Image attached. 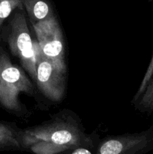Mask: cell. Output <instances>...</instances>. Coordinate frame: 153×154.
Returning a JSON list of instances; mask_svg holds the SVG:
<instances>
[{"instance_id":"obj_1","label":"cell","mask_w":153,"mask_h":154,"mask_svg":"<svg viewBox=\"0 0 153 154\" xmlns=\"http://www.w3.org/2000/svg\"><path fill=\"white\" fill-rule=\"evenodd\" d=\"M20 141L22 150L34 154H62L78 147H94L77 117L66 110L41 124L22 129Z\"/></svg>"},{"instance_id":"obj_2","label":"cell","mask_w":153,"mask_h":154,"mask_svg":"<svg viewBox=\"0 0 153 154\" xmlns=\"http://www.w3.org/2000/svg\"><path fill=\"white\" fill-rule=\"evenodd\" d=\"M23 9H16L12 13L6 27L5 40L10 52L20 60L29 76L35 81L37 73L35 43L31 37Z\"/></svg>"},{"instance_id":"obj_3","label":"cell","mask_w":153,"mask_h":154,"mask_svg":"<svg viewBox=\"0 0 153 154\" xmlns=\"http://www.w3.org/2000/svg\"><path fill=\"white\" fill-rule=\"evenodd\" d=\"M20 93L34 94V86L18 66L10 61L7 53L0 48V105L11 112L22 110Z\"/></svg>"},{"instance_id":"obj_4","label":"cell","mask_w":153,"mask_h":154,"mask_svg":"<svg viewBox=\"0 0 153 154\" xmlns=\"http://www.w3.org/2000/svg\"><path fill=\"white\" fill-rule=\"evenodd\" d=\"M31 23L42 54L59 72L65 75L62 32L55 15L48 19Z\"/></svg>"},{"instance_id":"obj_5","label":"cell","mask_w":153,"mask_h":154,"mask_svg":"<svg viewBox=\"0 0 153 154\" xmlns=\"http://www.w3.org/2000/svg\"><path fill=\"white\" fill-rule=\"evenodd\" d=\"M153 150V126L135 133L106 137L98 145L95 154H146Z\"/></svg>"},{"instance_id":"obj_6","label":"cell","mask_w":153,"mask_h":154,"mask_svg":"<svg viewBox=\"0 0 153 154\" xmlns=\"http://www.w3.org/2000/svg\"><path fill=\"white\" fill-rule=\"evenodd\" d=\"M37 73L35 81L39 90L52 102H59L65 93V75L58 70L42 54L36 42Z\"/></svg>"},{"instance_id":"obj_7","label":"cell","mask_w":153,"mask_h":154,"mask_svg":"<svg viewBox=\"0 0 153 154\" xmlns=\"http://www.w3.org/2000/svg\"><path fill=\"white\" fill-rule=\"evenodd\" d=\"M31 23L48 19L54 16L53 8L50 0H20Z\"/></svg>"},{"instance_id":"obj_8","label":"cell","mask_w":153,"mask_h":154,"mask_svg":"<svg viewBox=\"0 0 153 154\" xmlns=\"http://www.w3.org/2000/svg\"><path fill=\"white\" fill-rule=\"evenodd\" d=\"M21 130L15 123L0 121V149L22 150Z\"/></svg>"},{"instance_id":"obj_9","label":"cell","mask_w":153,"mask_h":154,"mask_svg":"<svg viewBox=\"0 0 153 154\" xmlns=\"http://www.w3.org/2000/svg\"><path fill=\"white\" fill-rule=\"evenodd\" d=\"M135 108L141 113H153V74L146 84L142 94L134 101H132Z\"/></svg>"},{"instance_id":"obj_10","label":"cell","mask_w":153,"mask_h":154,"mask_svg":"<svg viewBox=\"0 0 153 154\" xmlns=\"http://www.w3.org/2000/svg\"><path fill=\"white\" fill-rule=\"evenodd\" d=\"M16 9H24L20 0H0V38L2 25Z\"/></svg>"},{"instance_id":"obj_11","label":"cell","mask_w":153,"mask_h":154,"mask_svg":"<svg viewBox=\"0 0 153 154\" xmlns=\"http://www.w3.org/2000/svg\"><path fill=\"white\" fill-rule=\"evenodd\" d=\"M152 74H153V54H152V57L151 58V60H150L149 64H148V68H147L146 69V72L145 73V75H144L143 78H142V81H141V84L140 85L139 89H138L137 92H136V95H135L134 98V99L132 101L136 100V99H137L141 94H142L144 89H145L146 86V84L148 83V80L150 79V78L152 77Z\"/></svg>"},{"instance_id":"obj_12","label":"cell","mask_w":153,"mask_h":154,"mask_svg":"<svg viewBox=\"0 0 153 154\" xmlns=\"http://www.w3.org/2000/svg\"><path fill=\"white\" fill-rule=\"evenodd\" d=\"M62 154H95L92 151V149L86 148V147H78V148L69 150Z\"/></svg>"}]
</instances>
